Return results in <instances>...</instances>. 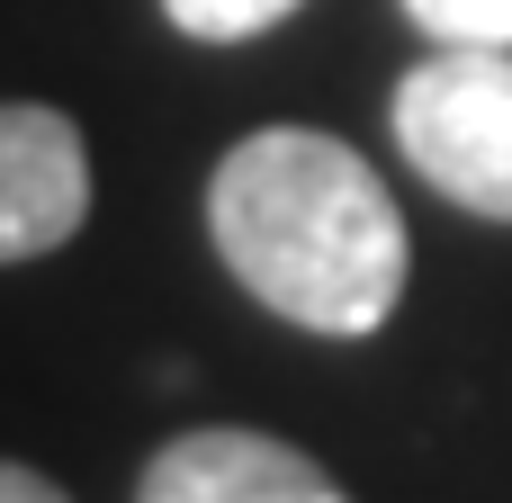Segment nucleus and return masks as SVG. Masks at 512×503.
<instances>
[{"instance_id": "f257e3e1", "label": "nucleus", "mask_w": 512, "mask_h": 503, "mask_svg": "<svg viewBox=\"0 0 512 503\" xmlns=\"http://www.w3.org/2000/svg\"><path fill=\"white\" fill-rule=\"evenodd\" d=\"M216 261L297 333L360 342L405 297V216L387 180L324 126H261L207 180Z\"/></svg>"}, {"instance_id": "39448f33", "label": "nucleus", "mask_w": 512, "mask_h": 503, "mask_svg": "<svg viewBox=\"0 0 512 503\" xmlns=\"http://www.w3.org/2000/svg\"><path fill=\"white\" fill-rule=\"evenodd\" d=\"M306 0H162V18L198 45H243V36H270L279 18H297Z\"/></svg>"}, {"instance_id": "f03ea898", "label": "nucleus", "mask_w": 512, "mask_h": 503, "mask_svg": "<svg viewBox=\"0 0 512 503\" xmlns=\"http://www.w3.org/2000/svg\"><path fill=\"white\" fill-rule=\"evenodd\" d=\"M405 162L468 216L512 225V45H441L396 81Z\"/></svg>"}, {"instance_id": "7ed1b4c3", "label": "nucleus", "mask_w": 512, "mask_h": 503, "mask_svg": "<svg viewBox=\"0 0 512 503\" xmlns=\"http://www.w3.org/2000/svg\"><path fill=\"white\" fill-rule=\"evenodd\" d=\"M90 216V144L45 99H0V270L45 261Z\"/></svg>"}, {"instance_id": "0eeeda50", "label": "nucleus", "mask_w": 512, "mask_h": 503, "mask_svg": "<svg viewBox=\"0 0 512 503\" xmlns=\"http://www.w3.org/2000/svg\"><path fill=\"white\" fill-rule=\"evenodd\" d=\"M0 503H72L54 477H36V468H18V459H0Z\"/></svg>"}, {"instance_id": "20e7f679", "label": "nucleus", "mask_w": 512, "mask_h": 503, "mask_svg": "<svg viewBox=\"0 0 512 503\" xmlns=\"http://www.w3.org/2000/svg\"><path fill=\"white\" fill-rule=\"evenodd\" d=\"M135 503H351L297 441L243 432V423H207L180 432L144 459Z\"/></svg>"}, {"instance_id": "423d86ee", "label": "nucleus", "mask_w": 512, "mask_h": 503, "mask_svg": "<svg viewBox=\"0 0 512 503\" xmlns=\"http://www.w3.org/2000/svg\"><path fill=\"white\" fill-rule=\"evenodd\" d=\"M432 45H512V0H405Z\"/></svg>"}]
</instances>
